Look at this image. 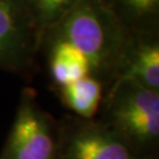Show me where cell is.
I'll return each instance as SVG.
<instances>
[{"instance_id": "cell-3", "label": "cell", "mask_w": 159, "mask_h": 159, "mask_svg": "<svg viewBox=\"0 0 159 159\" xmlns=\"http://www.w3.org/2000/svg\"><path fill=\"white\" fill-rule=\"evenodd\" d=\"M0 159H60L58 120L40 106L32 87L21 90Z\"/></svg>"}, {"instance_id": "cell-4", "label": "cell", "mask_w": 159, "mask_h": 159, "mask_svg": "<svg viewBox=\"0 0 159 159\" xmlns=\"http://www.w3.org/2000/svg\"><path fill=\"white\" fill-rule=\"evenodd\" d=\"M60 159H138L110 127L98 119L68 114L58 120Z\"/></svg>"}, {"instance_id": "cell-10", "label": "cell", "mask_w": 159, "mask_h": 159, "mask_svg": "<svg viewBox=\"0 0 159 159\" xmlns=\"http://www.w3.org/2000/svg\"><path fill=\"white\" fill-rule=\"evenodd\" d=\"M79 0H14L18 11L40 40L47 30L59 24Z\"/></svg>"}, {"instance_id": "cell-8", "label": "cell", "mask_w": 159, "mask_h": 159, "mask_svg": "<svg viewBox=\"0 0 159 159\" xmlns=\"http://www.w3.org/2000/svg\"><path fill=\"white\" fill-rule=\"evenodd\" d=\"M132 34H159V0H99Z\"/></svg>"}, {"instance_id": "cell-6", "label": "cell", "mask_w": 159, "mask_h": 159, "mask_svg": "<svg viewBox=\"0 0 159 159\" xmlns=\"http://www.w3.org/2000/svg\"><path fill=\"white\" fill-rule=\"evenodd\" d=\"M117 79L159 92V34H132Z\"/></svg>"}, {"instance_id": "cell-2", "label": "cell", "mask_w": 159, "mask_h": 159, "mask_svg": "<svg viewBox=\"0 0 159 159\" xmlns=\"http://www.w3.org/2000/svg\"><path fill=\"white\" fill-rule=\"evenodd\" d=\"M98 120L110 127L138 159H156L159 148V92L117 79L105 89Z\"/></svg>"}, {"instance_id": "cell-9", "label": "cell", "mask_w": 159, "mask_h": 159, "mask_svg": "<svg viewBox=\"0 0 159 159\" xmlns=\"http://www.w3.org/2000/svg\"><path fill=\"white\" fill-rule=\"evenodd\" d=\"M56 91L65 107L81 119H96L102 105L105 86L92 75L70 83Z\"/></svg>"}, {"instance_id": "cell-7", "label": "cell", "mask_w": 159, "mask_h": 159, "mask_svg": "<svg viewBox=\"0 0 159 159\" xmlns=\"http://www.w3.org/2000/svg\"><path fill=\"white\" fill-rule=\"evenodd\" d=\"M39 53H44L45 56L50 79L56 90L91 75V67L87 59L66 41L43 38Z\"/></svg>"}, {"instance_id": "cell-5", "label": "cell", "mask_w": 159, "mask_h": 159, "mask_svg": "<svg viewBox=\"0 0 159 159\" xmlns=\"http://www.w3.org/2000/svg\"><path fill=\"white\" fill-rule=\"evenodd\" d=\"M39 40L18 11L14 0H0V70L33 77Z\"/></svg>"}, {"instance_id": "cell-1", "label": "cell", "mask_w": 159, "mask_h": 159, "mask_svg": "<svg viewBox=\"0 0 159 159\" xmlns=\"http://www.w3.org/2000/svg\"><path fill=\"white\" fill-rule=\"evenodd\" d=\"M43 38L63 40L75 47L87 59L91 75L106 89L119 74L132 33L99 0H79Z\"/></svg>"}]
</instances>
